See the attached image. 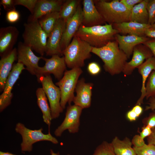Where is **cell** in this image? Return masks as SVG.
<instances>
[{
	"mask_svg": "<svg viewBox=\"0 0 155 155\" xmlns=\"http://www.w3.org/2000/svg\"><path fill=\"white\" fill-rule=\"evenodd\" d=\"M65 26L66 22L61 18L57 22L48 38L45 52L46 55H63L60 42Z\"/></svg>",
	"mask_w": 155,
	"mask_h": 155,
	"instance_id": "14",
	"label": "cell"
},
{
	"mask_svg": "<svg viewBox=\"0 0 155 155\" xmlns=\"http://www.w3.org/2000/svg\"><path fill=\"white\" fill-rule=\"evenodd\" d=\"M83 109L75 105H69L67 107L65 117L62 123L55 130L57 137L61 136L65 130L70 133L78 132L80 125V118Z\"/></svg>",
	"mask_w": 155,
	"mask_h": 155,
	"instance_id": "9",
	"label": "cell"
},
{
	"mask_svg": "<svg viewBox=\"0 0 155 155\" xmlns=\"http://www.w3.org/2000/svg\"><path fill=\"white\" fill-rule=\"evenodd\" d=\"M37 105L42 114L44 122L49 127L52 119L51 110L47 101V98L42 88H38L36 92Z\"/></svg>",
	"mask_w": 155,
	"mask_h": 155,
	"instance_id": "24",
	"label": "cell"
},
{
	"mask_svg": "<svg viewBox=\"0 0 155 155\" xmlns=\"http://www.w3.org/2000/svg\"><path fill=\"white\" fill-rule=\"evenodd\" d=\"M151 39L146 36L123 35L119 34L115 36V40L118 43L119 49L124 52L128 59L133 54V49L136 45L143 44Z\"/></svg>",
	"mask_w": 155,
	"mask_h": 155,
	"instance_id": "20",
	"label": "cell"
},
{
	"mask_svg": "<svg viewBox=\"0 0 155 155\" xmlns=\"http://www.w3.org/2000/svg\"><path fill=\"white\" fill-rule=\"evenodd\" d=\"M49 100L52 119L59 117L63 109L60 104L61 92L58 87L55 84L50 75L41 76L37 78Z\"/></svg>",
	"mask_w": 155,
	"mask_h": 155,
	"instance_id": "8",
	"label": "cell"
},
{
	"mask_svg": "<svg viewBox=\"0 0 155 155\" xmlns=\"http://www.w3.org/2000/svg\"><path fill=\"white\" fill-rule=\"evenodd\" d=\"M138 71L142 78L141 94L135 105H140L143 103V100L146 96V85L148 78L151 73L155 71V57H151L146 60L138 68Z\"/></svg>",
	"mask_w": 155,
	"mask_h": 155,
	"instance_id": "23",
	"label": "cell"
},
{
	"mask_svg": "<svg viewBox=\"0 0 155 155\" xmlns=\"http://www.w3.org/2000/svg\"><path fill=\"white\" fill-rule=\"evenodd\" d=\"M152 132V129L149 127L145 125L142 128V130L140 133V135L144 140L146 137L149 136Z\"/></svg>",
	"mask_w": 155,
	"mask_h": 155,
	"instance_id": "40",
	"label": "cell"
},
{
	"mask_svg": "<svg viewBox=\"0 0 155 155\" xmlns=\"http://www.w3.org/2000/svg\"><path fill=\"white\" fill-rule=\"evenodd\" d=\"M131 142L132 145H133V147H140L146 144L144 140L138 135H135L133 138Z\"/></svg>",
	"mask_w": 155,
	"mask_h": 155,
	"instance_id": "37",
	"label": "cell"
},
{
	"mask_svg": "<svg viewBox=\"0 0 155 155\" xmlns=\"http://www.w3.org/2000/svg\"><path fill=\"white\" fill-rule=\"evenodd\" d=\"M132 54L131 60L126 62L122 71L125 75H131L134 70L142 64L144 61L154 56L150 50L143 44L136 45L133 49Z\"/></svg>",
	"mask_w": 155,
	"mask_h": 155,
	"instance_id": "15",
	"label": "cell"
},
{
	"mask_svg": "<svg viewBox=\"0 0 155 155\" xmlns=\"http://www.w3.org/2000/svg\"><path fill=\"white\" fill-rule=\"evenodd\" d=\"M81 3L78 6L74 15L66 23L65 28L60 42L61 49L62 52L70 44L71 40L82 24V8Z\"/></svg>",
	"mask_w": 155,
	"mask_h": 155,
	"instance_id": "13",
	"label": "cell"
},
{
	"mask_svg": "<svg viewBox=\"0 0 155 155\" xmlns=\"http://www.w3.org/2000/svg\"><path fill=\"white\" fill-rule=\"evenodd\" d=\"M81 2L78 0H64L59 12L60 18L66 23L75 13Z\"/></svg>",
	"mask_w": 155,
	"mask_h": 155,
	"instance_id": "28",
	"label": "cell"
},
{
	"mask_svg": "<svg viewBox=\"0 0 155 155\" xmlns=\"http://www.w3.org/2000/svg\"><path fill=\"white\" fill-rule=\"evenodd\" d=\"M17 59V49L14 48L0 60V90L3 91L6 81L10 73L14 61Z\"/></svg>",
	"mask_w": 155,
	"mask_h": 155,
	"instance_id": "22",
	"label": "cell"
},
{
	"mask_svg": "<svg viewBox=\"0 0 155 155\" xmlns=\"http://www.w3.org/2000/svg\"><path fill=\"white\" fill-rule=\"evenodd\" d=\"M60 18L59 12H54L43 16L38 20L41 27L48 37Z\"/></svg>",
	"mask_w": 155,
	"mask_h": 155,
	"instance_id": "27",
	"label": "cell"
},
{
	"mask_svg": "<svg viewBox=\"0 0 155 155\" xmlns=\"http://www.w3.org/2000/svg\"><path fill=\"white\" fill-rule=\"evenodd\" d=\"M67 155H70V154H67Z\"/></svg>",
	"mask_w": 155,
	"mask_h": 155,
	"instance_id": "50",
	"label": "cell"
},
{
	"mask_svg": "<svg viewBox=\"0 0 155 155\" xmlns=\"http://www.w3.org/2000/svg\"><path fill=\"white\" fill-rule=\"evenodd\" d=\"M143 44L148 47L151 51L155 57V39L151 38Z\"/></svg>",
	"mask_w": 155,
	"mask_h": 155,
	"instance_id": "41",
	"label": "cell"
},
{
	"mask_svg": "<svg viewBox=\"0 0 155 155\" xmlns=\"http://www.w3.org/2000/svg\"><path fill=\"white\" fill-rule=\"evenodd\" d=\"M143 0H121L120 1L129 10L131 11L134 6Z\"/></svg>",
	"mask_w": 155,
	"mask_h": 155,
	"instance_id": "38",
	"label": "cell"
},
{
	"mask_svg": "<svg viewBox=\"0 0 155 155\" xmlns=\"http://www.w3.org/2000/svg\"><path fill=\"white\" fill-rule=\"evenodd\" d=\"M24 25L23 43L42 56L46 51L47 34L41 27L38 20L27 22Z\"/></svg>",
	"mask_w": 155,
	"mask_h": 155,
	"instance_id": "5",
	"label": "cell"
},
{
	"mask_svg": "<svg viewBox=\"0 0 155 155\" xmlns=\"http://www.w3.org/2000/svg\"><path fill=\"white\" fill-rule=\"evenodd\" d=\"M93 85L92 83L85 82L84 78L78 80L75 90L76 96H75L73 101L74 104L83 109L90 106Z\"/></svg>",
	"mask_w": 155,
	"mask_h": 155,
	"instance_id": "18",
	"label": "cell"
},
{
	"mask_svg": "<svg viewBox=\"0 0 155 155\" xmlns=\"http://www.w3.org/2000/svg\"><path fill=\"white\" fill-rule=\"evenodd\" d=\"M150 28L152 29H155V23L153 25H151Z\"/></svg>",
	"mask_w": 155,
	"mask_h": 155,
	"instance_id": "49",
	"label": "cell"
},
{
	"mask_svg": "<svg viewBox=\"0 0 155 155\" xmlns=\"http://www.w3.org/2000/svg\"><path fill=\"white\" fill-rule=\"evenodd\" d=\"M132 110L136 114L137 117H139L143 111V108L140 105H135L132 108Z\"/></svg>",
	"mask_w": 155,
	"mask_h": 155,
	"instance_id": "46",
	"label": "cell"
},
{
	"mask_svg": "<svg viewBox=\"0 0 155 155\" xmlns=\"http://www.w3.org/2000/svg\"><path fill=\"white\" fill-rule=\"evenodd\" d=\"M16 5H21L26 7L30 12L31 14H33L37 0H15Z\"/></svg>",
	"mask_w": 155,
	"mask_h": 155,
	"instance_id": "33",
	"label": "cell"
},
{
	"mask_svg": "<svg viewBox=\"0 0 155 155\" xmlns=\"http://www.w3.org/2000/svg\"></svg>",
	"mask_w": 155,
	"mask_h": 155,
	"instance_id": "51",
	"label": "cell"
},
{
	"mask_svg": "<svg viewBox=\"0 0 155 155\" xmlns=\"http://www.w3.org/2000/svg\"><path fill=\"white\" fill-rule=\"evenodd\" d=\"M17 59L18 62L22 63L26 66V69L31 74L36 75L39 66L38 62L42 56L38 57L32 51L31 48L20 42L18 45Z\"/></svg>",
	"mask_w": 155,
	"mask_h": 155,
	"instance_id": "12",
	"label": "cell"
},
{
	"mask_svg": "<svg viewBox=\"0 0 155 155\" xmlns=\"http://www.w3.org/2000/svg\"><path fill=\"white\" fill-rule=\"evenodd\" d=\"M64 0H37L33 14L30 15L27 22L38 20L43 16L54 12H60Z\"/></svg>",
	"mask_w": 155,
	"mask_h": 155,
	"instance_id": "17",
	"label": "cell"
},
{
	"mask_svg": "<svg viewBox=\"0 0 155 155\" xmlns=\"http://www.w3.org/2000/svg\"><path fill=\"white\" fill-rule=\"evenodd\" d=\"M92 53L99 57L104 63L105 70L111 75L122 72L128 58L114 40L100 48L92 47Z\"/></svg>",
	"mask_w": 155,
	"mask_h": 155,
	"instance_id": "1",
	"label": "cell"
},
{
	"mask_svg": "<svg viewBox=\"0 0 155 155\" xmlns=\"http://www.w3.org/2000/svg\"><path fill=\"white\" fill-rule=\"evenodd\" d=\"M127 117L130 121L135 120L137 118V117L136 114L132 109L127 113Z\"/></svg>",
	"mask_w": 155,
	"mask_h": 155,
	"instance_id": "45",
	"label": "cell"
},
{
	"mask_svg": "<svg viewBox=\"0 0 155 155\" xmlns=\"http://www.w3.org/2000/svg\"><path fill=\"white\" fill-rule=\"evenodd\" d=\"M148 0H143L136 5L131 10L130 21L142 24H148V14L147 5Z\"/></svg>",
	"mask_w": 155,
	"mask_h": 155,
	"instance_id": "26",
	"label": "cell"
},
{
	"mask_svg": "<svg viewBox=\"0 0 155 155\" xmlns=\"http://www.w3.org/2000/svg\"><path fill=\"white\" fill-rule=\"evenodd\" d=\"M147 99L155 98V71H153L150 75L146 85V96Z\"/></svg>",
	"mask_w": 155,
	"mask_h": 155,
	"instance_id": "29",
	"label": "cell"
},
{
	"mask_svg": "<svg viewBox=\"0 0 155 155\" xmlns=\"http://www.w3.org/2000/svg\"><path fill=\"white\" fill-rule=\"evenodd\" d=\"M51 155H59V153H55L51 150Z\"/></svg>",
	"mask_w": 155,
	"mask_h": 155,
	"instance_id": "48",
	"label": "cell"
},
{
	"mask_svg": "<svg viewBox=\"0 0 155 155\" xmlns=\"http://www.w3.org/2000/svg\"><path fill=\"white\" fill-rule=\"evenodd\" d=\"M145 125L150 127L152 129H155V111H153L147 118Z\"/></svg>",
	"mask_w": 155,
	"mask_h": 155,
	"instance_id": "39",
	"label": "cell"
},
{
	"mask_svg": "<svg viewBox=\"0 0 155 155\" xmlns=\"http://www.w3.org/2000/svg\"><path fill=\"white\" fill-rule=\"evenodd\" d=\"M148 100V105L146 106L145 110L155 111V98H150Z\"/></svg>",
	"mask_w": 155,
	"mask_h": 155,
	"instance_id": "42",
	"label": "cell"
},
{
	"mask_svg": "<svg viewBox=\"0 0 155 155\" xmlns=\"http://www.w3.org/2000/svg\"><path fill=\"white\" fill-rule=\"evenodd\" d=\"M95 5L104 20L112 25L130 21L131 11L119 0L111 1L94 0Z\"/></svg>",
	"mask_w": 155,
	"mask_h": 155,
	"instance_id": "3",
	"label": "cell"
},
{
	"mask_svg": "<svg viewBox=\"0 0 155 155\" xmlns=\"http://www.w3.org/2000/svg\"><path fill=\"white\" fill-rule=\"evenodd\" d=\"M92 155H116L111 143L104 141L96 149Z\"/></svg>",
	"mask_w": 155,
	"mask_h": 155,
	"instance_id": "30",
	"label": "cell"
},
{
	"mask_svg": "<svg viewBox=\"0 0 155 155\" xmlns=\"http://www.w3.org/2000/svg\"><path fill=\"white\" fill-rule=\"evenodd\" d=\"M0 155H16L9 152H0Z\"/></svg>",
	"mask_w": 155,
	"mask_h": 155,
	"instance_id": "47",
	"label": "cell"
},
{
	"mask_svg": "<svg viewBox=\"0 0 155 155\" xmlns=\"http://www.w3.org/2000/svg\"><path fill=\"white\" fill-rule=\"evenodd\" d=\"M0 4L7 12L16 9L15 0H1Z\"/></svg>",
	"mask_w": 155,
	"mask_h": 155,
	"instance_id": "36",
	"label": "cell"
},
{
	"mask_svg": "<svg viewBox=\"0 0 155 155\" xmlns=\"http://www.w3.org/2000/svg\"><path fill=\"white\" fill-rule=\"evenodd\" d=\"M23 64L18 62L13 65L12 69L5 84L3 92L0 96V111L2 112L11 103L13 95V88L22 72L26 69Z\"/></svg>",
	"mask_w": 155,
	"mask_h": 155,
	"instance_id": "11",
	"label": "cell"
},
{
	"mask_svg": "<svg viewBox=\"0 0 155 155\" xmlns=\"http://www.w3.org/2000/svg\"><path fill=\"white\" fill-rule=\"evenodd\" d=\"M117 34H119L118 31L112 25L107 23L90 27L82 24L75 36L92 47L99 48L115 40V36Z\"/></svg>",
	"mask_w": 155,
	"mask_h": 155,
	"instance_id": "2",
	"label": "cell"
},
{
	"mask_svg": "<svg viewBox=\"0 0 155 155\" xmlns=\"http://www.w3.org/2000/svg\"><path fill=\"white\" fill-rule=\"evenodd\" d=\"M147 9L148 14V24L152 25L155 23V0H148Z\"/></svg>",
	"mask_w": 155,
	"mask_h": 155,
	"instance_id": "32",
	"label": "cell"
},
{
	"mask_svg": "<svg viewBox=\"0 0 155 155\" xmlns=\"http://www.w3.org/2000/svg\"><path fill=\"white\" fill-rule=\"evenodd\" d=\"M113 28L123 35L128 34L140 37L146 36L145 32L146 30L150 28L151 26L148 24H142L129 21L113 24Z\"/></svg>",
	"mask_w": 155,
	"mask_h": 155,
	"instance_id": "21",
	"label": "cell"
},
{
	"mask_svg": "<svg viewBox=\"0 0 155 155\" xmlns=\"http://www.w3.org/2000/svg\"><path fill=\"white\" fill-rule=\"evenodd\" d=\"M20 17V13L15 9L7 11L5 17L8 22L10 23H14L19 20Z\"/></svg>",
	"mask_w": 155,
	"mask_h": 155,
	"instance_id": "34",
	"label": "cell"
},
{
	"mask_svg": "<svg viewBox=\"0 0 155 155\" xmlns=\"http://www.w3.org/2000/svg\"><path fill=\"white\" fill-rule=\"evenodd\" d=\"M19 32L14 26L2 27L0 29V55L1 57L9 53L13 49Z\"/></svg>",
	"mask_w": 155,
	"mask_h": 155,
	"instance_id": "16",
	"label": "cell"
},
{
	"mask_svg": "<svg viewBox=\"0 0 155 155\" xmlns=\"http://www.w3.org/2000/svg\"><path fill=\"white\" fill-rule=\"evenodd\" d=\"M146 37L155 39V29L149 28L146 30L145 32Z\"/></svg>",
	"mask_w": 155,
	"mask_h": 155,
	"instance_id": "43",
	"label": "cell"
},
{
	"mask_svg": "<svg viewBox=\"0 0 155 155\" xmlns=\"http://www.w3.org/2000/svg\"><path fill=\"white\" fill-rule=\"evenodd\" d=\"M83 73L81 68H75L66 70L63 77L55 85L60 89L61 98L60 104L64 110L67 103L71 104L75 96L74 92L78 81V79Z\"/></svg>",
	"mask_w": 155,
	"mask_h": 155,
	"instance_id": "6",
	"label": "cell"
},
{
	"mask_svg": "<svg viewBox=\"0 0 155 155\" xmlns=\"http://www.w3.org/2000/svg\"><path fill=\"white\" fill-rule=\"evenodd\" d=\"M151 134L147 137L148 144L154 145L155 146V129H152Z\"/></svg>",
	"mask_w": 155,
	"mask_h": 155,
	"instance_id": "44",
	"label": "cell"
},
{
	"mask_svg": "<svg viewBox=\"0 0 155 155\" xmlns=\"http://www.w3.org/2000/svg\"><path fill=\"white\" fill-rule=\"evenodd\" d=\"M137 155H155V146L145 144L139 147H133Z\"/></svg>",
	"mask_w": 155,
	"mask_h": 155,
	"instance_id": "31",
	"label": "cell"
},
{
	"mask_svg": "<svg viewBox=\"0 0 155 155\" xmlns=\"http://www.w3.org/2000/svg\"><path fill=\"white\" fill-rule=\"evenodd\" d=\"M15 130L22 136V141L20 146L22 152L31 151L33 145L40 141H48L55 144L58 143L57 139L51 135L50 131L47 134H44L42 128L37 130H32L19 122L16 124Z\"/></svg>",
	"mask_w": 155,
	"mask_h": 155,
	"instance_id": "7",
	"label": "cell"
},
{
	"mask_svg": "<svg viewBox=\"0 0 155 155\" xmlns=\"http://www.w3.org/2000/svg\"><path fill=\"white\" fill-rule=\"evenodd\" d=\"M42 59L45 61V64L43 67H39L38 69L36 75L37 78L41 76L52 74L56 79L59 80L66 70L67 66L64 57H61L55 55L49 59L42 57Z\"/></svg>",
	"mask_w": 155,
	"mask_h": 155,
	"instance_id": "10",
	"label": "cell"
},
{
	"mask_svg": "<svg viewBox=\"0 0 155 155\" xmlns=\"http://www.w3.org/2000/svg\"><path fill=\"white\" fill-rule=\"evenodd\" d=\"M87 70L88 73L92 75H98L101 71V67L96 62H93L89 63L87 66Z\"/></svg>",
	"mask_w": 155,
	"mask_h": 155,
	"instance_id": "35",
	"label": "cell"
},
{
	"mask_svg": "<svg viewBox=\"0 0 155 155\" xmlns=\"http://www.w3.org/2000/svg\"><path fill=\"white\" fill-rule=\"evenodd\" d=\"M92 47L74 36L70 44L63 51L67 66L71 69L85 66V61L90 59Z\"/></svg>",
	"mask_w": 155,
	"mask_h": 155,
	"instance_id": "4",
	"label": "cell"
},
{
	"mask_svg": "<svg viewBox=\"0 0 155 155\" xmlns=\"http://www.w3.org/2000/svg\"><path fill=\"white\" fill-rule=\"evenodd\" d=\"M82 4V25L90 27L106 24L96 8L94 0H84Z\"/></svg>",
	"mask_w": 155,
	"mask_h": 155,
	"instance_id": "19",
	"label": "cell"
},
{
	"mask_svg": "<svg viewBox=\"0 0 155 155\" xmlns=\"http://www.w3.org/2000/svg\"><path fill=\"white\" fill-rule=\"evenodd\" d=\"M111 144L116 155H136L131 142L127 137L121 140L115 137Z\"/></svg>",
	"mask_w": 155,
	"mask_h": 155,
	"instance_id": "25",
	"label": "cell"
}]
</instances>
